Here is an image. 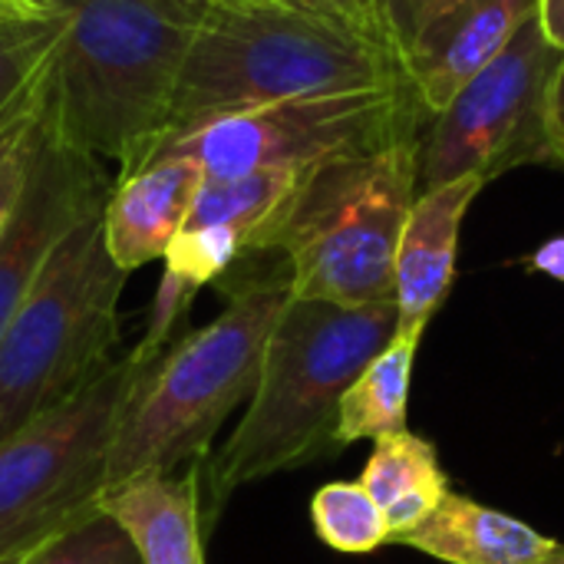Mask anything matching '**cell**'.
Returning a JSON list of instances; mask_svg holds the SVG:
<instances>
[{"instance_id":"18","label":"cell","mask_w":564,"mask_h":564,"mask_svg":"<svg viewBox=\"0 0 564 564\" xmlns=\"http://www.w3.org/2000/svg\"><path fill=\"white\" fill-rule=\"evenodd\" d=\"M46 69H50V63L0 112V235L13 221L17 205H20V198L26 192V182H30V172H33L36 145H40V135H43Z\"/></svg>"},{"instance_id":"5","label":"cell","mask_w":564,"mask_h":564,"mask_svg":"<svg viewBox=\"0 0 564 564\" xmlns=\"http://www.w3.org/2000/svg\"><path fill=\"white\" fill-rule=\"evenodd\" d=\"M420 135L304 169L251 254H278L294 297L367 307L393 301V264L416 202ZM248 254V258H251Z\"/></svg>"},{"instance_id":"4","label":"cell","mask_w":564,"mask_h":564,"mask_svg":"<svg viewBox=\"0 0 564 564\" xmlns=\"http://www.w3.org/2000/svg\"><path fill=\"white\" fill-rule=\"evenodd\" d=\"M218 288L225 311L139 360L109 463V489L145 473H175L205 463L221 423L251 400L268 337L291 301V274L278 258L254 268L241 258Z\"/></svg>"},{"instance_id":"27","label":"cell","mask_w":564,"mask_h":564,"mask_svg":"<svg viewBox=\"0 0 564 564\" xmlns=\"http://www.w3.org/2000/svg\"><path fill=\"white\" fill-rule=\"evenodd\" d=\"M555 139H558V169H564V66L555 86Z\"/></svg>"},{"instance_id":"28","label":"cell","mask_w":564,"mask_h":564,"mask_svg":"<svg viewBox=\"0 0 564 564\" xmlns=\"http://www.w3.org/2000/svg\"><path fill=\"white\" fill-rule=\"evenodd\" d=\"M532 564H564V545H555V552H549L545 558H539V562Z\"/></svg>"},{"instance_id":"23","label":"cell","mask_w":564,"mask_h":564,"mask_svg":"<svg viewBox=\"0 0 564 564\" xmlns=\"http://www.w3.org/2000/svg\"><path fill=\"white\" fill-rule=\"evenodd\" d=\"M297 3H307V7H317V10H330V13H344V17L357 20V23H367V26L383 30V33L393 36L390 0H297Z\"/></svg>"},{"instance_id":"19","label":"cell","mask_w":564,"mask_h":564,"mask_svg":"<svg viewBox=\"0 0 564 564\" xmlns=\"http://www.w3.org/2000/svg\"><path fill=\"white\" fill-rule=\"evenodd\" d=\"M311 519L324 545L367 555L390 542V525L373 496L360 482H330L311 502Z\"/></svg>"},{"instance_id":"22","label":"cell","mask_w":564,"mask_h":564,"mask_svg":"<svg viewBox=\"0 0 564 564\" xmlns=\"http://www.w3.org/2000/svg\"><path fill=\"white\" fill-rule=\"evenodd\" d=\"M463 0H390V26L400 43V50L443 10L456 7Z\"/></svg>"},{"instance_id":"6","label":"cell","mask_w":564,"mask_h":564,"mask_svg":"<svg viewBox=\"0 0 564 564\" xmlns=\"http://www.w3.org/2000/svg\"><path fill=\"white\" fill-rule=\"evenodd\" d=\"M126 281L106 248L102 208L50 251L0 337V443L73 400L116 360Z\"/></svg>"},{"instance_id":"24","label":"cell","mask_w":564,"mask_h":564,"mask_svg":"<svg viewBox=\"0 0 564 564\" xmlns=\"http://www.w3.org/2000/svg\"><path fill=\"white\" fill-rule=\"evenodd\" d=\"M529 264H532L535 271L555 278V281H564V238L545 241V245L529 258Z\"/></svg>"},{"instance_id":"13","label":"cell","mask_w":564,"mask_h":564,"mask_svg":"<svg viewBox=\"0 0 564 564\" xmlns=\"http://www.w3.org/2000/svg\"><path fill=\"white\" fill-rule=\"evenodd\" d=\"M202 182L205 172L185 155H162L135 175L116 182L102 208V235L112 261L126 274L165 258L195 205Z\"/></svg>"},{"instance_id":"11","label":"cell","mask_w":564,"mask_h":564,"mask_svg":"<svg viewBox=\"0 0 564 564\" xmlns=\"http://www.w3.org/2000/svg\"><path fill=\"white\" fill-rule=\"evenodd\" d=\"M539 7L542 0H463L433 17L403 46V69L423 116L443 112L456 93L539 17Z\"/></svg>"},{"instance_id":"25","label":"cell","mask_w":564,"mask_h":564,"mask_svg":"<svg viewBox=\"0 0 564 564\" xmlns=\"http://www.w3.org/2000/svg\"><path fill=\"white\" fill-rule=\"evenodd\" d=\"M539 23L545 30V36L564 50V0H542L539 7Z\"/></svg>"},{"instance_id":"15","label":"cell","mask_w":564,"mask_h":564,"mask_svg":"<svg viewBox=\"0 0 564 564\" xmlns=\"http://www.w3.org/2000/svg\"><path fill=\"white\" fill-rule=\"evenodd\" d=\"M397 545H410L446 564H532L555 552L558 542L499 509L446 492Z\"/></svg>"},{"instance_id":"21","label":"cell","mask_w":564,"mask_h":564,"mask_svg":"<svg viewBox=\"0 0 564 564\" xmlns=\"http://www.w3.org/2000/svg\"><path fill=\"white\" fill-rule=\"evenodd\" d=\"M30 564H142L132 542L122 529L106 516L96 512L86 522L73 525L59 539L36 549Z\"/></svg>"},{"instance_id":"8","label":"cell","mask_w":564,"mask_h":564,"mask_svg":"<svg viewBox=\"0 0 564 564\" xmlns=\"http://www.w3.org/2000/svg\"><path fill=\"white\" fill-rule=\"evenodd\" d=\"M562 66L564 50L532 17L443 112L423 122L416 192L466 175L492 182L519 165H558L555 86Z\"/></svg>"},{"instance_id":"1","label":"cell","mask_w":564,"mask_h":564,"mask_svg":"<svg viewBox=\"0 0 564 564\" xmlns=\"http://www.w3.org/2000/svg\"><path fill=\"white\" fill-rule=\"evenodd\" d=\"M406 83L400 43L344 13L297 0H208L162 142L228 112Z\"/></svg>"},{"instance_id":"3","label":"cell","mask_w":564,"mask_h":564,"mask_svg":"<svg viewBox=\"0 0 564 564\" xmlns=\"http://www.w3.org/2000/svg\"><path fill=\"white\" fill-rule=\"evenodd\" d=\"M397 301L340 307L291 294L268 337L245 416L208 466L215 516L241 486L344 449L337 436L344 393L397 337Z\"/></svg>"},{"instance_id":"7","label":"cell","mask_w":564,"mask_h":564,"mask_svg":"<svg viewBox=\"0 0 564 564\" xmlns=\"http://www.w3.org/2000/svg\"><path fill=\"white\" fill-rule=\"evenodd\" d=\"M135 377L139 360L116 357L73 400L0 443V558L43 549L102 512L112 446Z\"/></svg>"},{"instance_id":"10","label":"cell","mask_w":564,"mask_h":564,"mask_svg":"<svg viewBox=\"0 0 564 564\" xmlns=\"http://www.w3.org/2000/svg\"><path fill=\"white\" fill-rule=\"evenodd\" d=\"M112 188L116 182L109 178L106 162L63 142L50 129L43 109V135L26 192L17 205L13 221L0 235V337L20 301L33 288L50 251L73 225L106 208Z\"/></svg>"},{"instance_id":"29","label":"cell","mask_w":564,"mask_h":564,"mask_svg":"<svg viewBox=\"0 0 564 564\" xmlns=\"http://www.w3.org/2000/svg\"><path fill=\"white\" fill-rule=\"evenodd\" d=\"M33 555H36V549L33 552H23V555H7V558H0V564H30Z\"/></svg>"},{"instance_id":"16","label":"cell","mask_w":564,"mask_h":564,"mask_svg":"<svg viewBox=\"0 0 564 564\" xmlns=\"http://www.w3.org/2000/svg\"><path fill=\"white\" fill-rule=\"evenodd\" d=\"M360 486L387 516L390 542L413 532L449 492L436 449L410 430L373 443Z\"/></svg>"},{"instance_id":"9","label":"cell","mask_w":564,"mask_h":564,"mask_svg":"<svg viewBox=\"0 0 564 564\" xmlns=\"http://www.w3.org/2000/svg\"><path fill=\"white\" fill-rule=\"evenodd\" d=\"M413 86L288 99L208 119L155 149L198 162L205 178H238L271 169H311L340 155L380 152L423 132Z\"/></svg>"},{"instance_id":"14","label":"cell","mask_w":564,"mask_h":564,"mask_svg":"<svg viewBox=\"0 0 564 564\" xmlns=\"http://www.w3.org/2000/svg\"><path fill=\"white\" fill-rule=\"evenodd\" d=\"M202 466L132 476L102 496V512L122 529L142 564H205L202 555Z\"/></svg>"},{"instance_id":"26","label":"cell","mask_w":564,"mask_h":564,"mask_svg":"<svg viewBox=\"0 0 564 564\" xmlns=\"http://www.w3.org/2000/svg\"><path fill=\"white\" fill-rule=\"evenodd\" d=\"M0 17H56L50 0H0Z\"/></svg>"},{"instance_id":"17","label":"cell","mask_w":564,"mask_h":564,"mask_svg":"<svg viewBox=\"0 0 564 564\" xmlns=\"http://www.w3.org/2000/svg\"><path fill=\"white\" fill-rule=\"evenodd\" d=\"M416 347H420V337L397 334L344 393L340 426H337V436L344 446L360 443V440L377 443V440L406 433V406H410Z\"/></svg>"},{"instance_id":"2","label":"cell","mask_w":564,"mask_h":564,"mask_svg":"<svg viewBox=\"0 0 564 564\" xmlns=\"http://www.w3.org/2000/svg\"><path fill=\"white\" fill-rule=\"evenodd\" d=\"M59 46L46 69L50 129L116 169L149 165L208 0H50Z\"/></svg>"},{"instance_id":"20","label":"cell","mask_w":564,"mask_h":564,"mask_svg":"<svg viewBox=\"0 0 564 564\" xmlns=\"http://www.w3.org/2000/svg\"><path fill=\"white\" fill-rule=\"evenodd\" d=\"M59 17H0V112L59 46Z\"/></svg>"},{"instance_id":"12","label":"cell","mask_w":564,"mask_h":564,"mask_svg":"<svg viewBox=\"0 0 564 564\" xmlns=\"http://www.w3.org/2000/svg\"><path fill=\"white\" fill-rule=\"evenodd\" d=\"M486 185V178L466 175L416 195L393 264V301L400 311L397 334L423 340V330L443 307L456 278L463 218Z\"/></svg>"}]
</instances>
